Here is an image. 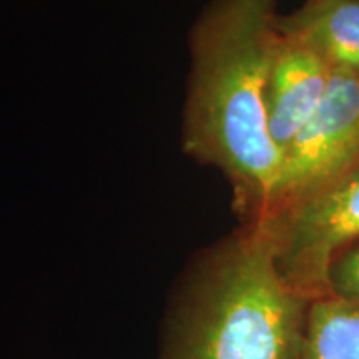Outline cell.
Wrapping results in <instances>:
<instances>
[{"mask_svg":"<svg viewBox=\"0 0 359 359\" xmlns=\"http://www.w3.org/2000/svg\"><path fill=\"white\" fill-rule=\"evenodd\" d=\"M333 69L303 40L281 32L266 87L271 140L281 154L309 122L325 97Z\"/></svg>","mask_w":359,"mask_h":359,"instance_id":"5","label":"cell"},{"mask_svg":"<svg viewBox=\"0 0 359 359\" xmlns=\"http://www.w3.org/2000/svg\"><path fill=\"white\" fill-rule=\"evenodd\" d=\"M280 29L313 47L333 70L359 74V0H306L281 15Z\"/></svg>","mask_w":359,"mask_h":359,"instance_id":"6","label":"cell"},{"mask_svg":"<svg viewBox=\"0 0 359 359\" xmlns=\"http://www.w3.org/2000/svg\"><path fill=\"white\" fill-rule=\"evenodd\" d=\"M296 359H359V304L336 294L311 302Z\"/></svg>","mask_w":359,"mask_h":359,"instance_id":"7","label":"cell"},{"mask_svg":"<svg viewBox=\"0 0 359 359\" xmlns=\"http://www.w3.org/2000/svg\"><path fill=\"white\" fill-rule=\"evenodd\" d=\"M358 151L359 74L333 70L318 110L283 154L271 205L263 219L321 187Z\"/></svg>","mask_w":359,"mask_h":359,"instance_id":"4","label":"cell"},{"mask_svg":"<svg viewBox=\"0 0 359 359\" xmlns=\"http://www.w3.org/2000/svg\"><path fill=\"white\" fill-rule=\"evenodd\" d=\"M331 293L359 304V245L336 259L330 275Z\"/></svg>","mask_w":359,"mask_h":359,"instance_id":"8","label":"cell"},{"mask_svg":"<svg viewBox=\"0 0 359 359\" xmlns=\"http://www.w3.org/2000/svg\"><path fill=\"white\" fill-rule=\"evenodd\" d=\"M280 19L278 0H210L188 37L182 150L223 175L241 224L263 222L281 170L266 114Z\"/></svg>","mask_w":359,"mask_h":359,"instance_id":"1","label":"cell"},{"mask_svg":"<svg viewBox=\"0 0 359 359\" xmlns=\"http://www.w3.org/2000/svg\"><path fill=\"white\" fill-rule=\"evenodd\" d=\"M257 226L288 285L309 302L333 294V264L359 240V151L343 170Z\"/></svg>","mask_w":359,"mask_h":359,"instance_id":"3","label":"cell"},{"mask_svg":"<svg viewBox=\"0 0 359 359\" xmlns=\"http://www.w3.org/2000/svg\"><path fill=\"white\" fill-rule=\"evenodd\" d=\"M309 304L283 280L262 228L241 224L188 268L161 359H296Z\"/></svg>","mask_w":359,"mask_h":359,"instance_id":"2","label":"cell"}]
</instances>
